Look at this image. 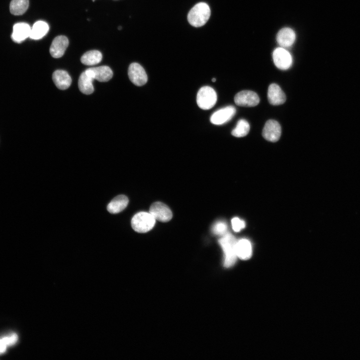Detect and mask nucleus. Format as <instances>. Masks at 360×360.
<instances>
[{
	"label": "nucleus",
	"mask_w": 360,
	"mask_h": 360,
	"mask_svg": "<svg viewBox=\"0 0 360 360\" xmlns=\"http://www.w3.org/2000/svg\"><path fill=\"white\" fill-rule=\"evenodd\" d=\"M236 250L237 256L241 260H246L252 256V244L247 239L242 238L237 241Z\"/></svg>",
	"instance_id": "6ab92c4d"
},
{
	"label": "nucleus",
	"mask_w": 360,
	"mask_h": 360,
	"mask_svg": "<svg viewBox=\"0 0 360 360\" xmlns=\"http://www.w3.org/2000/svg\"><path fill=\"white\" fill-rule=\"evenodd\" d=\"M268 98L271 104L278 106L286 102V96L278 85L272 84L268 88Z\"/></svg>",
	"instance_id": "f8f14e48"
},
{
	"label": "nucleus",
	"mask_w": 360,
	"mask_h": 360,
	"mask_svg": "<svg viewBox=\"0 0 360 360\" xmlns=\"http://www.w3.org/2000/svg\"><path fill=\"white\" fill-rule=\"evenodd\" d=\"M219 242L224 254V266L230 268L235 264L236 258L237 240L232 234L227 233L220 240Z\"/></svg>",
	"instance_id": "f03ea898"
},
{
	"label": "nucleus",
	"mask_w": 360,
	"mask_h": 360,
	"mask_svg": "<svg viewBox=\"0 0 360 360\" xmlns=\"http://www.w3.org/2000/svg\"><path fill=\"white\" fill-rule=\"evenodd\" d=\"M234 102L238 106L252 107L258 105L260 98L256 93L251 90H242L234 96Z\"/></svg>",
	"instance_id": "423d86ee"
},
{
	"label": "nucleus",
	"mask_w": 360,
	"mask_h": 360,
	"mask_svg": "<svg viewBox=\"0 0 360 360\" xmlns=\"http://www.w3.org/2000/svg\"><path fill=\"white\" fill-rule=\"evenodd\" d=\"M7 346H8L2 338H0V354H4L6 352Z\"/></svg>",
	"instance_id": "bb28decb"
},
{
	"label": "nucleus",
	"mask_w": 360,
	"mask_h": 360,
	"mask_svg": "<svg viewBox=\"0 0 360 360\" xmlns=\"http://www.w3.org/2000/svg\"><path fill=\"white\" fill-rule=\"evenodd\" d=\"M216 100V93L210 86H202L198 92L196 102L199 108L202 110L210 109L215 105Z\"/></svg>",
	"instance_id": "20e7f679"
},
{
	"label": "nucleus",
	"mask_w": 360,
	"mask_h": 360,
	"mask_svg": "<svg viewBox=\"0 0 360 360\" xmlns=\"http://www.w3.org/2000/svg\"><path fill=\"white\" fill-rule=\"evenodd\" d=\"M210 10L208 5L204 2L196 4L191 8L188 14V20L190 25L194 27L203 26L208 20Z\"/></svg>",
	"instance_id": "f257e3e1"
},
{
	"label": "nucleus",
	"mask_w": 360,
	"mask_h": 360,
	"mask_svg": "<svg viewBox=\"0 0 360 360\" xmlns=\"http://www.w3.org/2000/svg\"><path fill=\"white\" fill-rule=\"evenodd\" d=\"M250 129L248 122L245 120H240L235 128L232 131V134L236 137L241 138L246 136Z\"/></svg>",
	"instance_id": "5701e85b"
},
{
	"label": "nucleus",
	"mask_w": 360,
	"mask_h": 360,
	"mask_svg": "<svg viewBox=\"0 0 360 360\" xmlns=\"http://www.w3.org/2000/svg\"><path fill=\"white\" fill-rule=\"evenodd\" d=\"M114 0V1H116V0Z\"/></svg>",
	"instance_id": "c756f323"
},
{
	"label": "nucleus",
	"mask_w": 360,
	"mask_h": 360,
	"mask_svg": "<svg viewBox=\"0 0 360 360\" xmlns=\"http://www.w3.org/2000/svg\"><path fill=\"white\" fill-rule=\"evenodd\" d=\"M94 78L86 70L80 76L78 82L80 91L85 94H90L94 91L92 82Z\"/></svg>",
	"instance_id": "f3484780"
},
{
	"label": "nucleus",
	"mask_w": 360,
	"mask_h": 360,
	"mask_svg": "<svg viewBox=\"0 0 360 360\" xmlns=\"http://www.w3.org/2000/svg\"><path fill=\"white\" fill-rule=\"evenodd\" d=\"M130 81L136 86H142L148 81V76L143 67L136 62L132 63L128 69Z\"/></svg>",
	"instance_id": "39448f33"
},
{
	"label": "nucleus",
	"mask_w": 360,
	"mask_h": 360,
	"mask_svg": "<svg viewBox=\"0 0 360 360\" xmlns=\"http://www.w3.org/2000/svg\"><path fill=\"white\" fill-rule=\"evenodd\" d=\"M49 26L42 20L36 22L31 28L30 38L33 40H39L43 38L48 32Z\"/></svg>",
	"instance_id": "aec40b11"
},
{
	"label": "nucleus",
	"mask_w": 360,
	"mask_h": 360,
	"mask_svg": "<svg viewBox=\"0 0 360 360\" xmlns=\"http://www.w3.org/2000/svg\"><path fill=\"white\" fill-rule=\"evenodd\" d=\"M156 220L150 213L141 212L136 213L131 220V225L134 230L144 233L151 230L154 226Z\"/></svg>",
	"instance_id": "7ed1b4c3"
},
{
	"label": "nucleus",
	"mask_w": 360,
	"mask_h": 360,
	"mask_svg": "<svg viewBox=\"0 0 360 360\" xmlns=\"http://www.w3.org/2000/svg\"><path fill=\"white\" fill-rule=\"evenodd\" d=\"M2 339L8 346H12L16 344L18 340V336L16 333H12L2 338Z\"/></svg>",
	"instance_id": "a878e982"
},
{
	"label": "nucleus",
	"mask_w": 360,
	"mask_h": 360,
	"mask_svg": "<svg viewBox=\"0 0 360 360\" xmlns=\"http://www.w3.org/2000/svg\"><path fill=\"white\" fill-rule=\"evenodd\" d=\"M149 212L156 220L167 222L171 220L172 214L170 208L164 204L157 202L150 206Z\"/></svg>",
	"instance_id": "0eeeda50"
},
{
	"label": "nucleus",
	"mask_w": 360,
	"mask_h": 360,
	"mask_svg": "<svg viewBox=\"0 0 360 360\" xmlns=\"http://www.w3.org/2000/svg\"><path fill=\"white\" fill-rule=\"evenodd\" d=\"M128 199L124 195H119L114 198L107 206L108 211L112 214L119 213L128 206Z\"/></svg>",
	"instance_id": "a211bd4d"
},
{
	"label": "nucleus",
	"mask_w": 360,
	"mask_h": 360,
	"mask_svg": "<svg viewBox=\"0 0 360 360\" xmlns=\"http://www.w3.org/2000/svg\"><path fill=\"white\" fill-rule=\"evenodd\" d=\"M228 226L223 221L216 222L212 227V232L216 235L223 236L227 234Z\"/></svg>",
	"instance_id": "b1692460"
},
{
	"label": "nucleus",
	"mask_w": 360,
	"mask_h": 360,
	"mask_svg": "<svg viewBox=\"0 0 360 360\" xmlns=\"http://www.w3.org/2000/svg\"><path fill=\"white\" fill-rule=\"evenodd\" d=\"M232 228L234 231L240 232L245 227V222L238 218H234L232 220Z\"/></svg>",
	"instance_id": "393cba45"
},
{
	"label": "nucleus",
	"mask_w": 360,
	"mask_h": 360,
	"mask_svg": "<svg viewBox=\"0 0 360 360\" xmlns=\"http://www.w3.org/2000/svg\"><path fill=\"white\" fill-rule=\"evenodd\" d=\"M272 58L276 66L282 70L289 68L292 64V57L290 53L284 48H276L272 54Z\"/></svg>",
	"instance_id": "6e6552de"
},
{
	"label": "nucleus",
	"mask_w": 360,
	"mask_h": 360,
	"mask_svg": "<svg viewBox=\"0 0 360 360\" xmlns=\"http://www.w3.org/2000/svg\"><path fill=\"white\" fill-rule=\"evenodd\" d=\"M281 127L280 124L274 120H268L262 130V136L267 140L276 142L281 136Z\"/></svg>",
	"instance_id": "9d476101"
},
{
	"label": "nucleus",
	"mask_w": 360,
	"mask_h": 360,
	"mask_svg": "<svg viewBox=\"0 0 360 360\" xmlns=\"http://www.w3.org/2000/svg\"><path fill=\"white\" fill-rule=\"evenodd\" d=\"M102 58V54L98 50H91L85 52L81 57L82 64L88 66H92L100 63Z\"/></svg>",
	"instance_id": "412c9836"
},
{
	"label": "nucleus",
	"mask_w": 360,
	"mask_h": 360,
	"mask_svg": "<svg viewBox=\"0 0 360 360\" xmlns=\"http://www.w3.org/2000/svg\"><path fill=\"white\" fill-rule=\"evenodd\" d=\"M52 78L56 86L61 90L68 88L72 83L70 76L66 71L64 70H55L52 74Z\"/></svg>",
	"instance_id": "dca6fc26"
},
{
	"label": "nucleus",
	"mask_w": 360,
	"mask_h": 360,
	"mask_svg": "<svg viewBox=\"0 0 360 360\" xmlns=\"http://www.w3.org/2000/svg\"><path fill=\"white\" fill-rule=\"evenodd\" d=\"M28 5V0H12L10 5V12L15 16L22 15L26 11Z\"/></svg>",
	"instance_id": "4be33fe9"
},
{
	"label": "nucleus",
	"mask_w": 360,
	"mask_h": 360,
	"mask_svg": "<svg viewBox=\"0 0 360 360\" xmlns=\"http://www.w3.org/2000/svg\"><path fill=\"white\" fill-rule=\"evenodd\" d=\"M94 80L100 82H106L110 80L113 76V72L110 67L102 66L86 69Z\"/></svg>",
	"instance_id": "4468645a"
},
{
	"label": "nucleus",
	"mask_w": 360,
	"mask_h": 360,
	"mask_svg": "<svg viewBox=\"0 0 360 360\" xmlns=\"http://www.w3.org/2000/svg\"><path fill=\"white\" fill-rule=\"evenodd\" d=\"M212 80V82H215L216 81V79L215 78H213Z\"/></svg>",
	"instance_id": "c85d7f7f"
},
{
	"label": "nucleus",
	"mask_w": 360,
	"mask_h": 360,
	"mask_svg": "<svg viewBox=\"0 0 360 360\" xmlns=\"http://www.w3.org/2000/svg\"><path fill=\"white\" fill-rule=\"evenodd\" d=\"M236 112L235 108L229 106L215 112L210 116V122L216 125L224 124L230 120Z\"/></svg>",
	"instance_id": "1a4fd4ad"
},
{
	"label": "nucleus",
	"mask_w": 360,
	"mask_h": 360,
	"mask_svg": "<svg viewBox=\"0 0 360 360\" xmlns=\"http://www.w3.org/2000/svg\"><path fill=\"white\" fill-rule=\"evenodd\" d=\"M31 28L26 22H18L13 26L12 38L16 42L20 43L30 36Z\"/></svg>",
	"instance_id": "ddd939ff"
},
{
	"label": "nucleus",
	"mask_w": 360,
	"mask_h": 360,
	"mask_svg": "<svg viewBox=\"0 0 360 360\" xmlns=\"http://www.w3.org/2000/svg\"><path fill=\"white\" fill-rule=\"evenodd\" d=\"M68 46V38L64 36H56L52 40L50 48V52L54 58L62 57Z\"/></svg>",
	"instance_id": "9b49d317"
},
{
	"label": "nucleus",
	"mask_w": 360,
	"mask_h": 360,
	"mask_svg": "<svg viewBox=\"0 0 360 360\" xmlns=\"http://www.w3.org/2000/svg\"><path fill=\"white\" fill-rule=\"evenodd\" d=\"M296 39V34L294 31L289 28H284L281 29L276 36L278 43L282 48L290 46Z\"/></svg>",
	"instance_id": "2eb2a0df"
},
{
	"label": "nucleus",
	"mask_w": 360,
	"mask_h": 360,
	"mask_svg": "<svg viewBox=\"0 0 360 360\" xmlns=\"http://www.w3.org/2000/svg\"><path fill=\"white\" fill-rule=\"evenodd\" d=\"M122 29V26H118V30H121Z\"/></svg>",
	"instance_id": "cd10ccee"
}]
</instances>
